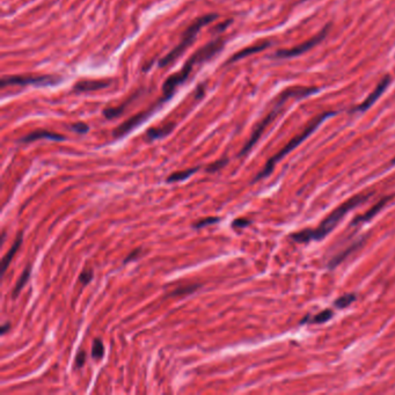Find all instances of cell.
<instances>
[{
  "label": "cell",
  "mask_w": 395,
  "mask_h": 395,
  "mask_svg": "<svg viewBox=\"0 0 395 395\" xmlns=\"http://www.w3.org/2000/svg\"><path fill=\"white\" fill-rule=\"evenodd\" d=\"M371 195L372 193L363 194V195H357L352 197L350 199H348L347 202H344L341 206H338L336 210H334V211L330 213V216L327 217L317 230H313V231H311V230H305V231L295 233V234L291 235L292 240L300 243L315 241V240H322L326 235L329 234V233L335 229V226L337 225L338 222H340L349 211H351L354 207H356L358 205H361L362 203H364Z\"/></svg>",
  "instance_id": "1"
},
{
  "label": "cell",
  "mask_w": 395,
  "mask_h": 395,
  "mask_svg": "<svg viewBox=\"0 0 395 395\" xmlns=\"http://www.w3.org/2000/svg\"><path fill=\"white\" fill-rule=\"evenodd\" d=\"M331 317H332V312L330 309H326V311L315 315L314 318H312L309 322H312V324H324V322L328 321Z\"/></svg>",
  "instance_id": "22"
},
{
  "label": "cell",
  "mask_w": 395,
  "mask_h": 395,
  "mask_svg": "<svg viewBox=\"0 0 395 395\" xmlns=\"http://www.w3.org/2000/svg\"><path fill=\"white\" fill-rule=\"evenodd\" d=\"M229 163V160L226 159V158H224V159H220L218 161H216V163H213L210 165V166L206 167V172L207 173H215L217 170H219L220 168H223L225 165Z\"/></svg>",
  "instance_id": "24"
},
{
  "label": "cell",
  "mask_w": 395,
  "mask_h": 395,
  "mask_svg": "<svg viewBox=\"0 0 395 395\" xmlns=\"http://www.w3.org/2000/svg\"><path fill=\"white\" fill-rule=\"evenodd\" d=\"M392 164H395V159H394L393 161H392Z\"/></svg>",
  "instance_id": "31"
},
{
  "label": "cell",
  "mask_w": 395,
  "mask_h": 395,
  "mask_svg": "<svg viewBox=\"0 0 395 395\" xmlns=\"http://www.w3.org/2000/svg\"><path fill=\"white\" fill-rule=\"evenodd\" d=\"M249 224H251V222H249V220L236 219V220H234V222H233L232 226L234 227V229H243V227L247 226V225H249Z\"/></svg>",
  "instance_id": "28"
},
{
  "label": "cell",
  "mask_w": 395,
  "mask_h": 395,
  "mask_svg": "<svg viewBox=\"0 0 395 395\" xmlns=\"http://www.w3.org/2000/svg\"><path fill=\"white\" fill-rule=\"evenodd\" d=\"M200 284H195V285H186V286H181V288L174 290V291L170 294V297H179V296H184V295H190L193 292H195L197 289L200 288Z\"/></svg>",
  "instance_id": "18"
},
{
  "label": "cell",
  "mask_w": 395,
  "mask_h": 395,
  "mask_svg": "<svg viewBox=\"0 0 395 395\" xmlns=\"http://www.w3.org/2000/svg\"><path fill=\"white\" fill-rule=\"evenodd\" d=\"M355 300H356V296L352 294H347L338 298L337 300L335 301V305H336L338 308H344L350 305L351 302H354Z\"/></svg>",
  "instance_id": "20"
},
{
  "label": "cell",
  "mask_w": 395,
  "mask_h": 395,
  "mask_svg": "<svg viewBox=\"0 0 395 395\" xmlns=\"http://www.w3.org/2000/svg\"><path fill=\"white\" fill-rule=\"evenodd\" d=\"M198 169H199V167H194V168H189L186 170H181V172L173 173L172 175L168 176L167 182H177V181H183V180L188 179V177L192 176L193 174H195Z\"/></svg>",
  "instance_id": "17"
},
{
  "label": "cell",
  "mask_w": 395,
  "mask_h": 395,
  "mask_svg": "<svg viewBox=\"0 0 395 395\" xmlns=\"http://www.w3.org/2000/svg\"><path fill=\"white\" fill-rule=\"evenodd\" d=\"M329 28H330V26L327 25L324 29H322L321 33H319L317 36H314V37H312L311 39H308V41H306L305 43L297 45V47H294L291 49H288V50L277 51L275 54V57L276 58H292V57H297V56L301 55V54H305L306 51L311 50L312 48H314L315 45L320 43L322 39L326 37V35L328 34Z\"/></svg>",
  "instance_id": "7"
},
{
  "label": "cell",
  "mask_w": 395,
  "mask_h": 395,
  "mask_svg": "<svg viewBox=\"0 0 395 395\" xmlns=\"http://www.w3.org/2000/svg\"><path fill=\"white\" fill-rule=\"evenodd\" d=\"M71 129L75 131V132L78 133H86L88 130H90V127L87 126L86 123H82V122H78V123L73 124V126H71Z\"/></svg>",
  "instance_id": "26"
},
{
  "label": "cell",
  "mask_w": 395,
  "mask_h": 395,
  "mask_svg": "<svg viewBox=\"0 0 395 395\" xmlns=\"http://www.w3.org/2000/svg\"><path fill=\"white\" fill-rule=\"evenodd\" d=\"M270 44H271V42H262V43H260V44H256V45H253V47L243 49V50L239 51L238 54H235L234 56H233V57L229 61V63H234V62L239 61V59H241V58H245V57H247V56L264 50V49L268 48Z\"/></svg>",
  "instance_id": "12"
},
{
  "label": "cell",
  "mask_w": 395,
  "mask_h": 395,
  "mask_svg": "<svg viewBox=\"0 0 395 395\" xmlns=\"http://www.w3.org/2000/svg\"><path fill=\"white\" fill-rule=\"evenodd\" d=\"M219 222V218L218 217H207V218H204V219H200L199 222L195 223L193 225L194 229L196 230H199L202 229L204 226H207V225H211V224H215V223H218Z\"/></svg>",
  "instance_id": "23"
},
{
  "label": "cell",
  "mask_w": 395,
  "mask_h": 395,
  "mask_svg": "<svg viewBox=\"0 0 395 395\" xmlns=\"http://www.w3.org/2000/svg\"><path fill=\"white\" fill-rule=\"evenodd\" d=\"M318 91H319V88H317V87H294V88H289V90L283 92V93L278 97L277 101H276L272 110L270 111V113L266 115V116L263 118L261 122H260V123L258 124V127L255 128L254 132H253L251 138H249V140L247 141L245 146H243V149L241 150V152H240L239 156L240 157L245 156V154L248 153L249 151L253 149V146L258 143L260 137L262 136L263 131H264L266 128L269 127V124H271V122H274L275 118L278 116V114L281 113L282 107L284 106V103L289 100V99L305 98V97H308V95H312Z\"/></svg>",
  "instance_id": "3"
},
{
  "label": "cell",
  "mask_w": 395,
  "mask_h": 395,
  "mask_svg": "<svg viewBox=\"0 0 395 395\" xmlns=\"http://www.w3.org/2000/svg\"><path fill=\"white\" fill-rule=\"evenodd\" d=\"M62 81V78L55 77V75H13V77H5L2 78L1 87L9 86V85H15V86H54L58 82Z\"/></svg>",
  "instance_id": "6"
},
{
  "label": "cell",
  "mask_w": 395,
  "mask_h": 395,
  "mask_svg": "<svg viewBox=\"0 0 395 395\" xmlns=\"http://www.w3.org/2000/svg\"><path fill=\"white\" fill-rule=\"evenodd\" d=\"M128 106V102L126 103H123V106H120V107H116V108H107V109L103 110V115L106 116L108 120H111V118H115L117 116H120V115L123 113L124 108Z\"/></svg>",
  "instance_id": "21"
},
{
  "label": "cell",
  "mask_w": 395,
  "mask_h": 395,
  "mask_svg": "<svg viewBox=\"0 0 395 395\" xmlns=\"http://www.w3.org/2000/svg\"><path fill=\"white\" fill-rule=\"evenodd\" d=\"M8 328H11V324H9V322H6V324L1 327V329H0V330H1V334L4 335L5 332L7 331V329H8Z\"/></svg>",
  "instance_id": "30"
},
{
  "label": "cell",
  "mask_w": 395,
  "mask_h": 395,
  "mask_svg": "<svg viewBox=\"0 0 395 395\" xmlns=\"http://www.w3.org/2000/svg\"><path fill=\"white\" fill-rule=\"evenodd\" d=\"M85 362H86V352L84 350H80L78 352L77 357H75V368H80L81 366H84Z\"/></svg>",
  "instance_id": "27"
},
{
  "label": "cell",
  "mask_w": 395,
  "mask_h": 395,
  "mask_svg": "<svg viewBox=\"0 0 395 395\" xmlns=\"http://www.w3.org/2000/svg\"><path fill=\"white\" fill-rule=\"evenodd\" d=\"M334 115H336V111H326V113L319 115V116L315 117L314 120H312L311 123H309L307 126V128H306L304 131H301V133H299L298 136H296L294 138V139L290 140L289 143L286 144L285 146L283 147V149L279 151L277 154H275V156L272 157L271 159L268 161V163H266L265 167L263 168L262 172L260 173L258 176H256L255 181H258L260 179H263V177H266L268 175H270V174L272 173V170H274L276 164H277L279 160H282L285 156H288V154L291 152V151H294L296 147L298 146V145H300L302 141L306 139V138H307L308 136H311V134L313 133L315 130H317V128L320 126V124L326 120V118L334 116Z\"/></svg>",
  "instance_id": "4"
},
{
  "label": "cell",
  "mask_w": 395,
  "mask_h": 395,
  "mask_svg": "<svg viewBox=\"0 0 395 395\" xmlns=\"http://www.w3.org/2000/svg\"><path fill=\"white\" fill-rule=\"evenodd\" d=\"M154 109H156V107L152 108V109H149L146 111H143V113H139V114L134 115V116L129 118V120L124 122L123 124H121L120 127L116 128V129L114 130V137L115 138H120V137L126 136V134L129 133L131 130L134 129V128L143 123V122L146 120L147 117L151 116V114L153 113Z\"/></svg>",
  "instance_id": "8"
},
{
  "label": "cell",
  "mask_w": 395,
  "mask_h": 395,
  "mask_svg": "<svg viewBox=\"0 0 395 395\" xmlns=\"http://www.w3.org/2000/svg\"><path fill=\"white\" fill-rule=\"evenodd\" d=\"M22 243V233H19L18 236H16V240L15 242L13 243V246L11 247V249L6 253V255L4 256V259H2V262H1V265H2V274H5L6 270H7L9 263L12 262L13 260V256L15 255V253L19 251L20 246H21Z\"/></svg>",
  "instance_id": "13"
},
{
  "label": "cell",
  "mask_w": 395,
  "mask_h": 395,
  "mask_svg": "<svg viewBox=\"0 0 395 395\" xmlns=\"http://www.w3.org/2000/svg\"><path fill=\"white\" fill-rule=\"evenodd\" d=\"M104 355V345L102 343L100 338H95L93 347H92V356L95 360H100Z\"/></svg>",
  "instance_id": "19"
},
{
  "label": "cell",
  "mask_w": 395,
  "mask_h": 395,
  "mask_svg": "<svg viewBox=\"0 0 395 395\" xmlns=\"http://www.w3.org/2000/svg\"><path fill=\"white\" fill-rule=\"evenodd\" d=\"M92 279H93V270L92 269H85L79 276V281L84 285H87Z\"/></svg>",
  "instance_id": "25"
},
{
  "label": "cell",
  "mask_w": 395,
  "mask_h": 395,
  "mask_svg": "<svg viewBox=\"0 0 395 395\" xmlns=\"http://www.w3.org/2000/svg\"><path fill=\"white\" fill-rule=\"evenodd\" d=\"M140 252H141V249H140V248L134 249V251H133L132 253H131V254L128 255V258L126 259V261H124V263H127V262H129V261H132V260L136 259L137 256L140 254Z\"/></svg>",
  "instance_id": "29"
},
{
  "label": "cell",
  "mask_w": 395,
  "mask_h": 395,
  "mask_svg": "<svg viewBox=\"0 0 395 395\" xmlns=\"http://www.w3.org/2000/svg\"><path fill=\"white\" fill-rule=\"evenodd\" d=\"M390 82H391V77H390V75H386V77H385L383 80H381L379 84L377 85L376 90H374L370 95H368L366 100L363 101V103H362L361 106H358L357 108H355V109L352 111H365V110H367L368 108H371L372 104L376 103V101L380 98V95L383 94L385 92V90H386V88L388 87Z\"/></svg>",
  "instance_id": "9"
},
{
  "label": "cell",
  "mask_w": 395,
  "mask_h": 395,
  "mask_svg": "<svg viewBox=\"0 0 395 395\" xmlns=\"http://www.w3.org/2000/svg\"><path fill=\"white\" fill-rule=\"evenodd\" d=\"M224 43H225V41H224L223 38H217L215 41L204 45V47L198 49V50L190 57L189 61L184 64L182 70L177 72V73L170 75V77L165 81L163 87L164 101L168 100V99L172 97L174 91L176 90V87H179L180 85L189 77L190 72L193 71V67L195 66L196 64L204 63V62L209 61L210 58H212L213 56L217 55L220 50H222Z\"/></svg>",
  "instance_id": "2"
},
{
  "label": "cell",
  "mask_w": 395,
  "mask_h": 395,
  "mask_svg": "<svg viewBox=\"0 0 395 395\" xmlns=\"http://www.w3.org/2000/svg\"><path fill=\"white\" fill-rule=\"evenodd\" d=\"M31 272H32V266L31 265H27L26 266V269L24 270V272H22V275L20 276L18 283H16L14 290H13V298H16L18 297V295L20 294V291H21L22 289L25 288V285L27 284L29 277H31Z\"/></svg>",
  "instance_id": "16"
},
{
  "label": "cell",
  "mask_w": 395,
  "mask_h": 395,
  "mask_svg": "<svg viewBox=\"0 0 395 395\" xmlns=\"http://www.w3.org/2000/svg\"><path fill=\"white\" fill-rule=\"evenodd\" d=\"M391 198H392V196L386 197V198L381 199L379 203H377L376 205H374L373 207H371L370 211H367L366 213H365V215H363V216H361V217H358V218H356V220H355L354 224L362 223V222H367V220H370V219L373 218V217L376 216L377 213L379 212L381 209H383V206H384V205H386L387 202H388V200H390Z\"/></svg>",
  "instance_id": "15"
},
{
  "label": "cell",
  "mask_w": 395,
  "mask_h": 395,
  "mask_svg": "<svg viewBox=\"0 0 395 395\" xmlns=\"http://www.w3.org/2000/svg\"><path fill=\"white\" fill-rule=\"evenodd\" d=\"M174 127H175V124L174 123H168V124H166V126L160 127V128H152V129H150L149 131H147L146 136L150 140L159 139V138H163L172 132Z\"/></svg>",
  "instance_id": "14"
},
{
  "label": "cell",
  "mask_w": 395,
  "mask_h": 395,
  "mask_svg": "<svg viewBox=\"0 0 395 395\" xmlns=\"http://www.w3.org/2000/svg\"><path fill=\"white\" fill-rule=\"evenodd\" d=\"M42 138L56 140V141L65 140V137L62 136V134H59V133L51 132V131H48V130H36V131H33V132L27 134V136H25L24 138H21V140L20 141H22V143H31V141L42 139Z\"/></svg>",
  "instance_id": "10"
},
{
  "label": "cell",
  "mask_w": 395,
  "mask_h": 395,
  "mask_svg": "<svg viewBox=\"0 0 395 395\" xmlns=\"http://www.w3.org/2000/svg\"><path fill=\"white\" fill-rule=\"evenodd\" d=\"M217 18H218V15L217 14H206V15L200 16V18H198V19H196L195 22H194L192 26H189L188 29L184 32L180 44L176 45L175 49L170 51L169 54L166 56V57H164L163 59H161L160 63H159V66L165 67V66H167V65H169L170 63H173L174 61H176V59L179 58L180 56L182 55L183 52L194 43V41L196 39L197 34L199 33V29L204 27V26L209 25L210 22H212L213 20Z\"/></svg>",
  "instance_id": "5"
},
{
  "label": "cell",
  "mask_w": 395,
  "mask_h": 395,
  "mask_svg": "<svg viewBox=\"0 0 395 395\" xmlns=\"http://www.w3.org/2000/svg\"><path fill=\"white\" fill-rule=\"evenodd\" d=\"M109 81H102V80H84L79 81L75 84L74 90L77 92H92L98 91L101 88H106L109 86Z\"/></svg>",
  "instance_id": "11"
}]
</instances>
